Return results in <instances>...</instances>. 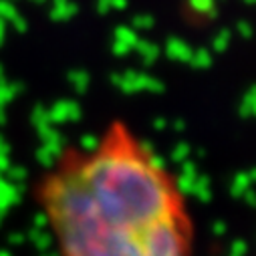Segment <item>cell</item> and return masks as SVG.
Returning <instances> with one entry per match:
<instances>
[{
  "mask_svg": "<svg viewBox=\"0 0 256 256\" xmlns=\"http://www.w3.org/2000/svg\"><path fill=\"white\" fill-rule=\"evenodd\" d=\"M34 204L58 256H194L180 180L121 119L62 150L40 172Z\"/></svg>",
  "mask_w": 256,
  "mask_h": 256,
  "instance_id": "1",
  "label": "cell"
}]
</instances>
